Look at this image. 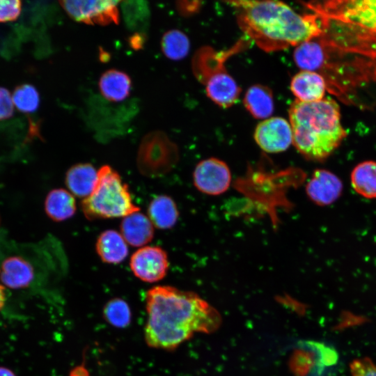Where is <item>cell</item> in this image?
<instances>
[{"mask_svg": "<svg viewBox=\"0 0 376 376\" xmlns=\"http://www.w3.org/2000/svg\"><path fill=\"white\" fill-rule=\"evenodd\" d=\"M14 105L21 112H35L40 106V95L35 86L29 84L18 85L12 95Z\"/></svg>", "mask_w": 376, "mask_h": 376, "instance_id": "cell-26", "label": "cell"}, {"mask_svg": "<svg viewBox=\"0 0 376 376\" xmlns=\"http://www.w3.org/2000/svg\"><path fill=\"white\" fill-rule=\"evenodd\" d=\"M82 212L89 220L125 217L139 212L127 185L109 165L97 170V180L92 193L81 203Z\"/></svg>", "mask_w": 376, "mask_h": 376, "instance_id": "cell-5", "label": "cell"}, {"mask_svg": "<svg viewBox=\"0 0 376 376\" xmlns=\"http://www.w3.org/2000/svg\"><path fill=\"white\" fill-rule=\"evenodd\" d=\"M14 114V103L10 91L0 87V120L10 118Z\"/></svg>", "mask_w": 376, "mask_h": 376, "instance_id": "cell-29", "label": "cell"}, {"mask_svg": "<svg viewBox=\"0 0 376 376\" xmlns=\"http://www.w3.org/2000/svg\"><path fill=\"white\" fill-rule=\"evenodd\" d=\"M130 269L142 281L156 283L163 279L169 270L166 252L160 246H144L131 256Z\"/></svg>", "mask_w": 376, "mask_h": 376, "instance_id": "cell-9", "label": "cell"}, {"mask_svg": "<svg viewBox=\"0 0 376 376\" xmlns=\"http://www.w3.org/2000/svg\"><path fill=\"white\" fill-rule=\"evenodd\" d=\"M118 1H60L66 13L75 21L86 24H118Z\"/></svg>", "mask_w": 376, "mask_h": 376, "instance_id": "cell-7", "label": "cell"}, {"mask_svg": "<svg viewBox=\"0 0 376 376\" xmlns=\"http://www.w3.org/2000/svg\"><path fill=\"white\" fill-rule=\"evenodd\" d=\"M177 158L175 146L162 131H152L141 141L136 156L139 171L144 176H160L170 170Z\"/></svg>", "mask_w": 376, "mask_h": 376, "instance_id": "cell-6", "label": "cell"}, {"mask_svg": "<svg viewBox=\"0 0 376 376\" xmlns=\"http://www.w3.org/2000/svg\"><path fill=\"white\" fill-rule=\"evenodd\" d=\"M76 210L75 196L66 189H52L45 198V212L54 221L60 222L71 218L75 214Z\"/></svg>", "mask_w": 376, "mask_h": 376, "instance_id": "cell-19", "label": "cell"}, {"mask_svg": "<svg viewBox=\"0 0 376 376\" xmlns=\"http://www.w3.org/2000/svg\"><path fill=\"white\" fill-rule=\"evenodd\" d=\"M254 139L265 152L278 153L285 151L292 143L290 124L281 117L267 118L257 125Z\"/></svg>", "mask_w": 376, "mask_h": 376, "instance_id": "cell-10", "label": "cell"}, {"mask_svg": "<svg viewBox=\"0 0 376 376\" xmlns=\"http://www.w3.org/2000/svg\"><path fill=\"white\" fill-rule=\"evenodd\" d=\"M189 47L187 36L178 29L166 31L162 38V50L167 58L173 61L184 58L189 53Z\"/></svg>", "mask_w": 376, "mask_h": 376, "instance_id": "cell-24", "label": "cell"}, {"mask_svg": "<svg viewBox=\"0 0 376 376\" xmlns=\"http://www.w3.org/2000/svg\"><path fill=\"white\" fill-rule=\"evenodd\" d=\"M350 370L352 376H376V365L368 358L354 360Z\"/></svg>", "mask_w": 376, "mask_h": 376, "instance_id": "cell-28", "label": "cell"}, {"mask_svg": "<svg viewBox=\"0 0 376 376\" xmlns=\"http://www.w3.org/2000/svg\"><path fill=\"white\" fill-rule=\"evenodd\" d=\"M97 180V171L89 163H78L68 169L65 183L75 196L88 197L93 191Z\"/></svg>", "mask_w": 376, "mask_h": 376, "instance_id": "cell-15", "label": "cell"}, {"mask_svg": "<svg viewBox=\"0 0 376 376\" xmlns=\"http://www.w3.org/2000/svg\"><path fill=\"white\" fill-rule=\"evenodd\" d=\"M306 6L320 18L318 40L325 52L353 54L376 70V1H312Z\"/></svg>", "mask_w": 376, "mask_h": 376, "instance_id": "cell-2", "label": "cell"}, {"mask_svg": "<svg viewBox=\"0 0 376 376\" xmlns=\"http://www.w3.org/2000/svg\"><path fill=\"white\" fill-rule=\"evenodd\" d=\"M350 180L358 194L368 199L376 198V162L359 163L351 172Z\"/></svg>", "mask_w": 376, "mask_h": 376, "instance_id": "cell-23", "label": "cell"}, {"mask_svg": "<svg viewBox=\"0 0 376 376\" xmlns=\"http://www.w3.org/2000/svg\"><path fill=\"white\" fill-rule=\"evenodd\" d=\"M343 188V182L336 174L326 169H316L306 183V192L315 204L327 206L338 199Z\"/></svg>", "mask_w": 376, "mask_h": 376, "instance_id": "cell-11", "label": "cell"}, {"mask_svg": "<svg viewBox=\"0 0 376 376\" xmlns=\"http://www.w3.org/2000/svg\"><path fill=\"white\" fill-rule=\"evenodd\" d=\"M328 86L322 75L314 71L301 70L296 74L290 82V90L297 100L313 102L322 100Z\"/></svg>", "mask_w": 376, "mask_h": 376, "instance_id": "cell-13", "label": "cell"}, {"mask_svg": "<svg viewBox=\"0 0 376 376\" xmlns=\"http://www.w3.org/2000/svg\"><path fill=\"white\" fill-rule=\"evenodd\" d=\"M237 10L240 29L262 49L283 50L319 38L320 17L315 13L300 15L278 1L228 2Z\"/></svg>", "mask_w": 376, "mask_h": 376, "instance_id": "cell-3", "label": "cell"}, {"mask_svg": "<svg viewBox=\"0 0 376 376\" xmlns=\"http://www.w3.org/2000/svg\"><path fill=\"white\" fill-rule=\"evenodd\" d=\"M120 228L127 244L135 247L144 246L154 237V226L148 217L139 212L123 217Z\"/></svg>", "mask_w": 376, "mask_h": 376, "instance_id": "cell-14", "label": "cell"}, {"mask_svg": "<svg viewBox=\"0 0 376 376\" xmlns=\"http://www.w3.org/2000/svg\"><path fill=\"white\" fill-rule=\"evenodd\" d=\"M0 376H16L10 369L5 367H0Z\"/></svg>", "mask_w": 376, "mask_h": 376, "instance_id": "cell-32", "label": "cell"}, {"mask_svg": "<svg viewBox=\"0 0 376 376\" xmlns=\"http://www.w3.org/2000/svg\"><path fill=\"white\" fill-rule=\"evenodd\" d=\"M231 178L228 166L215 157L201 161L193 172V182L196 188L211 196L226 192L230 185Z\"/></svg>", "mask_w": 376, "mask_h": 376, "instance_id": "cell-8", "label": "cell"}, {"mask_svg": "<svg viewBox=\"0 0 376 376\" xmlns=\"http://www.w3.org/2000/svg\"><path fill=\"white\" fill-rule=\"evenodd\" d=\"M102 312L104 319L116 328H125L131 322L130 307L125 300L120 298H113L107 301Z\"/></svg>", "mask_w": 376, "mask_h": 376, "instance_id": "cell-25", "label": "cell"}, {"mask_svg": "<svg viewBox=\"0 0 376 376\" xmlns=\"http://www.w3.org/2000/svg\"><path fill=\"white\" fill-rule=\"evenodd\" d=\"M22 1L19 0H0V22L16 20L20 15Z\"/></svg>", "mask_w": 376, "mask_h": 376, "instance_id": "cell-27", "label": "cell"}, {"mask_svg": "<svg viewBox=\"0 0 376 376\" xmlns=\"http://www.w3.org/2000/svg\"><path fill=\"white\" fill-rule=\"evenodd\" d=\"M244 104L254 118L267 119L274 111V100L271 90L260 84L251 86L245 93Z\"/></svg>", "mask_w": 376, "mask_h": 376, "instance_id": "cell-21", "label": "cell"}, {"mask_svg": "<svg viewBox=\"0 0 376 376\" xmlns=\"http://www.w3.org/2000/svg\"><path fill=\"white\" fill-rule=\"evenodd\" d=\"M5 291L4 288L0 284V311L3 308L5 303Z\"/></svg>", "mask_w": 376, "mask_h": 376, "instance_id": "cell-33", "label": "cell"}, {"mask_svg": "<svg viewBox=\"0 0 376 376\" xmlns=\"http://www.w3.org/2000/svg\"><path fill=\"white\" fill-rule=\"evenodd\" d=\"M130 44L135 49H141L143 44V38L141 34H134L130 38Z\"/></svg>", "mask_w": 376, "mask_h": 376, "instance_id": "cell-30", "label": "cell"}, {"mask_svg": "<svg viewBox=\"0 0 376 376\" xmlns=\"http://www.w3.org/2000/svg\"><path fill=\"white\" fill-rule=\"evenodd\" d=\"M96 252L104 263L118 264L128 255L127 243L122 235L112 229L101 233L95 244Z\"/></svg>", "mask_w": 376, "mask_h": 376, "instance_id": "cell-17", "label": "cell"}, {"mask_svg": "<svg viewBox=\"0 0 376 376\" xmlns=\"http://www.w3.org/2000/svg\"><path fill=\"white\" fill-rule=\"evenodd\" d=\"M293 58L301 70L314 72L323 68L326 61L323 47L317 38L296 46Z\"/></svg>", "mask_w": 376, "mask_h": 376, "instance_id": "cell-22", "label": "cell"}, {"mask_svg": "<svg viewBox=\"0 0 376 376\" xmlns=\"http://www.w3.org/2000/svg\"><path fill=\"white\" fill-rule=\"evenodd\" d=\"M144 339L152 348L173 350L195 333L219 329L220 313L197 294L169 285H157L146 295Z\"/></svg>", "mask_w": 376, "mask_h": 376, "instance_id": "cell-1", "label": "cell"}, {"mask_svg": "<svg viewBox=\"0 0 376 376\" xmlns=\"http://www.w3.org/2000/svg\"><path fill=\"white\" fill-rule=\"evenodd\" d=\"M205 88L208 97L224 108L233 105L240 93L236 81L223 68L208 75L205 79Z\"/></svg>", "mask_w": 376, "mask_h": 376, "instance_id": "cell-12", "label": "cell"}, {"mask_svg": "<svg viewBox=\"0 0 376 376\" xmlns=\"http://www.w3.org/2000/svg\"><path fill=\"white\" fill-rule=\"evenodd\" d=\"M288 113L292 143L308 159H326L347 136L340 121V107L331 98L313 102L296 100L290 105Z\"/></svg>", "mask_w": 376, "mask_h": 376, "instance_id": "cell-4", "label": "cell"}, {"mask_svg": "<svg viewBox=\"0 0 376 376\" xmlns=\"http://www.w3.org/2000/svg\"><path fill=\"white\" fill-rule=\"evenodd\" d=\"M0 279L2 283L10 288H26L34 279V269L22 257L10 256L2 263Z\"/></svg>", "mask_w": 376, "mask_h": 376, "instance_id": "cell-16", "label": "cell"}, {"mask_svg": "<svg viewBox=\"0 0 376 376\" xmlns=\"http://www.w3.org/2000/svg\"><path fill=\"white\" fill-rule=\"evenodd\" d=\"M98 86L104 98L111 102H120L129 96L132 81L125 72L110 69L102 74Z\"/></svg>", "mask_w": 376, "mask_h": 376, "instance_id": "cell-18", "label": "cell"}, {"mask_svg": "<svg viewBox=\"0 0 376 376\" xmlns=\"http://www.w3.org/2000/svg\"><path fill=\"white\" fill-rule=\"evenodd\" d=\"M70 376H88V372L85 367L79 366L71 370Z\"/></svg>", "mask_w": 376, "mask_h": 376, "instance_id": "cell-31", "label": "cell"}, {"mask_svg": "<svg viewBox=\"0 0 376 376\" xmlns=\"http://www.w3.org/2000/svg\"><path fill=\"white\" fill-rule=\"evenodd\" d=\"M148 217L159 229H169L176 224L179 212L174 200L167 195L155 197L148 207Z\"/></svg>", "mask_w": 376, "mask_h": 376, "instance_id": "cell-20", "label": "cell"}]
</instances>
